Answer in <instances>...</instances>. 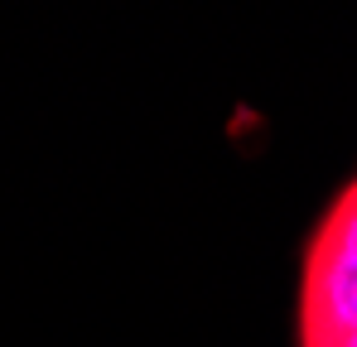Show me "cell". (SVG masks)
<instances>
[{"mask_svg":"<svg viewBox=\"0 0 357 347\" xmlns=\"http://www.w3.org/2000/svg\"><path fill=\"white\" fill-rule=\"evenodd\" d=\"M295 347H357V174L328 198L304 236Z\"/></svg>","mask_w":357,"mask_h":347,"instance_id":"1","label":"cell"}]
</instances>
